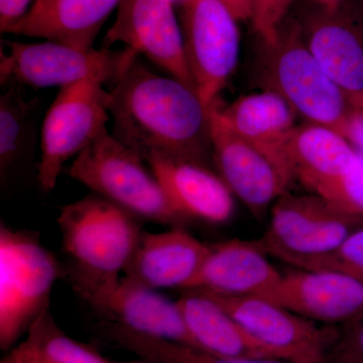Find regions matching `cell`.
Returning a JSON list of instances; mask_svg holds the SVG:
<instances>
[{
	"label": "cell",
	"mask_w": 363,
	"mask_h": 363,
	"mask_svg": "<svg viewBox=\"0 0 363 363\" xmlns=\"http://www.w3.org/2000/svg\"><path fill=\"white\" fill-rule=\"evenodd\" d=\"M111 135L140 157L150 154L209 164V108L197 91L157 75L140 60L109 91Z\"/></svg>",
	"instance_id": "6da1fadb"
},
{
	"label": "cell",
	"mask_w": 363,
	"mask_h": 363,
	"mask_svg": "<svg viewBox=\"0 0 363 363\" xmlns=\"http://www.w3.org/2000/svg\"><path fill=\"white\" fill-rule=\"evenodd\" d=\"M58 224L70 259L62 272L67 283L119 281L143 234L135 216L97 194L62 208Z\"/></svg>",
	"instance_id": "7a4b0ae2"
},
{
	"label": "cell",
	"mask_w": 363,
	"mask_h": 363,
	"mask_svg": "<svg viewBox=\"0 0 363 363\" xmlns=\"http://www.w3.org/2000/svg\"><path fill=\"white\" fill-rule=\"evenodd\" d=\"M262 45L259 77L264 89L278 93L307 123L342 135L352 106L313 56L302 25L286 18L274 40Z\"/></svg>",
	"instance_id": "3957f363"
},
{
	"label": "cell",
	"mask_w": 363,
	"mask_h": 363,
	"mask_svg": "<svg viewBox=\"0 0 363 363\" xmlns=\"http://www.w3.org/2000/svg\"><path fill=\"white\" fill-rule=\"evenodd\" d=\"M145 162L106 128L74 159L69 175L138 219L182 225L187 220Z\"/></svg>",
	"instance_id": "277c9868"
},
{
	"label": "cell",
	"mask_w": 363,
	"mask_h": 363,
	"mask_svg": "<svg viewBox=\"0 0 363 363\" xmlns=\"http://www.w3.org/2000/svg\"><path fill=\"white\" fill-rule=\"evenodd\" d=\"M1 48L0 82L40 88L64 87L84 80L112 83L119 79L138 58V52L121 50H83L62 43H21L4 40Z\"/></svg>",
	"instance_id": "5b68a950"
},
{
	"label": "cell",
	"mask_w": 363,
	"mask_h": 363,
	"mask_svg": "<svg viewBox=\"0 0 363 363\" xmlns=\"http://www.w3.org/2000/svg\"><path fill=\"white\" fill-rule=\"evenodd\" d=\"M62 274L37 236L0 227V347L9 350L50 306Z\"/></svg>",
	"instance_id": "8992f818"
},
{
	"label": "cell",
	"mask_w": 363,
	"mask_h": 363,
	"mask_svg": "<svg viewBox=\"0 0 363 363\" xmlns=\"http://www.w3.org/2000/svg\"><path fill=\"white\" fill-rule=\"evenodd\" d=\"M108 100L109 91L94 80L60 88L40 130L37 179L44 192L54 190L66 162L106 130Z\"/></svg>",
	"instance_id": "52a82bcc"
},
{
	"label": "cell",
	"mask_w": 363,
	"mask_h": 363,
	"mask_svg": "<svg viewBox=\"0 0 363 363\" xmlns=\"http://www.w3.org/2000/svg\"><path fill=\"white\" fill-rule=\"evenodd\" d=\"M363 227V217L343 213L314 194L286 193L271 208V221L259 241L267 255L293 267L327 255Z\"/></svg>",
	"instance_id": "ba28073f"
},
{
	"label": "cell",
	"mask_w": 363,
	"mask_h": 363,
	"mask_svg": "<svg viewBox=\"0 0 363 363\" xmlns=\"http://www.w3.org/2000/svg\"><path fill=\"white\" fill-rule=\"evenodd\" d=\"M202 293L213 298L272 357L289 363H326L337 326L316 323L266 298Z\"/></svg>",
	"instance_id": "9c48e42d"
},
{
	"label": "cell",
	"mask_w": 363,
	"mask_h": 363,
	"mask_svg": "<svg viewBox=\"0 0 363 363\" xmlns=\"http://www.w3.org/2000/svg\"><path fill=\"white\" fill-rule=\"evenodd\" d=\"M180 4L186 59L196 91L209 108L238 66V21L222 0H184Z\"/></svg>",
	"instance_id": "30bf717a"
},
{
	"label": "cell",
	"mask_w": 363,
	"mask_h": 363,
	"mask_svg": "<svg viewBox=\"0 0 363 363\" xmlns=\"http://www.w3.org/2000/svg\"><path fill=\"white\" fill-rule=\"evenodd\" d=\"M174 4L172 0H121L102 48L123 43L196 90Z\"/></svg>",
	"instance_id": "8fae6325"
},
{
	"label": "cell",
	"mask_w": 363,
	"mask_h": 363,
	"mask_svg": "<svg viewBox=\"0 0 363 363\" xmlns=\"http://www.w3.org/2000/svg\"><path fill=\"white\" fill-rule=\"evenodd\" d=\"M69 286L108 323L121 325L150 337L193 346L178 303L157 290L125 277L112 284L75 283Z\"/></svg>",
	"instance_id": "7c38bea8"
},
{
	"label": "cell",
	"mask_w": 363,
	"mask_h": 363,
	"mask_svg": "<svg viewBox=\"0 0 363 363\" xmlns=\"http://www.w3.org/2000/svg\"><path fill=\"white\" fill-rule=\"evenodd\" d=\"M210 142L218 175L255 216L262 217L292 180L252 143L227 128L214 104L209 107Z\"/></svg>",
	"instance_id": "4fadbf2b"
},
{
	"label": "cell",
	"mask_w": 363,
	"mask_h": 363,
	"mask_svg": "<svg viewBox=\"0 0 363 363\" xmlns=\"http://www.w3.org/2000/svg\"><path fill=\"white\" fill-rule=\"evenodd\" d=\"M266 298L328 326H341L363 314L362 281L339 272L297 269L283 274Z\"/></svg>",
	"instance_id": "5bb4252c"
},
{
	"label": "cell",
	"mask_w": 363,
	"mask_h": 363,
	"mask_svg": "<svg viewBox=\"0 0 363 363\" xmlns=\"http://www.w3.org/2000/svg\"><path fill=\"white\" fill-rule=\"evenodd\" d=\"M143 161L186 220L196 219L218 225L233 218L234 195L221 177L206 164L155 152Z\"/></svg>",
	"instance_id": "9a60e30c"
},
{
	"label": "cell",
	"mask_w": 363,
	"mask_h": 363,
	"mask_svg": "<svg viewBox=\"0 0 363 363\" xmlns=\"http://www.w3.org/2000/svg\"><path fill=\"white\" fill-rule=\"evenodd\" d=\"M211 245L181 227L164 233H143L124 277L147 288H190Z\"/></svg>",
	"instance_id": "2e32d148"
},
{
	"label": "cell",
	"mask_w": 363,
	"mask_h": 363,
	"mask_svg": "<svg viewBox=\"0 0 363 363\" xmlns=\"http://www.w3.org/2000/svg\"><path fill=\"white\" fill-rule=\"evenodd\" d=\"M267 255L259 241L234 240L211 245L201 269L186 291L267 298L283 274Z\"/></svg>",
	"instance_id": "e0dca14e"
},
{
	"label": "cell",
	"mask_w": 363,
	"mask_h": 363,
	"mask_svg": "<svg viewBox=\"0 0 363 363\" xmlns=\"http://www.w3.org/2000/svg\"><path fill=\"white\" fill-rule=\"evenodd\" d=\"M306 44L320 66L346 93L363 91V23L339 6H323L302 26Z\"/></svg>",
	"instance_id": "ac0fdd59"
},
{
	"label": "cell",
	"mask_w": 363,
	"mask_h": 363,
	"mask_svg": "<svg viewBox=\"0 0 363 363\" xmlns=\"http://www.w3.org/2000/svg\"><path fill=\"white\" fill-rule=\"evenodd\" d=\"M357 152L337 131L310 123L296 126L285 145L292 180L318 197L346 173Z\"/></svg>",
	"instance_id": "d6986e66"
},
{
	"label": "cell",
	"mask_w": 363,
	"mask_h": 363,
	"mask_svg": "<svg viewBox=\"0 0 363 363\" xmlns=\"http://www.w3.org/2000/svg\"><path fill=\"white\" fill-rule=\"evenodd\" d=\"M212 104L227 128L264 152L292 180L285 145L297 126V114L283 97L264 89L240 97L228 106H222L219 99Z\"/></svg>",
	"instance_id": "ffe728a7"
},
{
	"label": "cell",
	"mask_w": 363,
	"mask_h": 363,
	"mask_svg": "<svg viewBox=\"0 0 363 363\" xmlns=\"http://www.w3.org/2000/svg\"><path fill=\"white\" fill-rule=\"evenodd\" d=\"M121 0H45L33 6L7 33L40 38L79 49L93 48Z\"/></svg>",
	"instance_id": "44dd1931"
},
{
	"label": "cell",
	"mask_w": 363,
	"mask_h": 363,
	"mask_svg": "<svg viewBox=\"0 0 363 363\" xmlns=\"http://www.w3.org/2000/svg\"><path fill=\"white\" fill-rule=\"evenodd\" d=\"M193 346L217 357L274 358L247 331L199 291H184L177 300Z\"/></svg>",
	"instance_id": "7402d4cb"
},
{
	"label": "cell",
	"mask_w": 363,
	"mask_h": 363,
	"mask_svg": "<svg viewBox=\"0 0 363 363\" xmlns=\"http://www.w3.org/2000/svg\"><path fill=\"white\" fill-rule=\"evenodd\" d=\"M39 108V99H28L23 85H9L0 97V180L4 187L33 155Z\"/></svg>",
	"instance_id": "603a6c76"
},
{
	"label": "cell",
	"mask_w": 363,
	"mask_h": 363,
	"mask_svg": "<svg viewBox=\"0 0 363 363\" xmlns=\"http://www.w3.org/2000/svg\"><path fill=\"white\" fill-rule=\"evenodd\" d=\"M1 363H111L87 344L67 335L50 306L30 325L28 336Z\"/></svg>",
	"instance_id": "cb8c5ba5"
},
{
	"label": "cell",
	"mask_w": 363,
	"mask_h": 363,
	"mask_svg": "<svg viewBox=\"0 0 363 363\" xmlns=\"http://www.w3.org/2000/svg\"><path fill=\"white\" fill-rule=\"evenodd\" d=\"M104 331L112 342L154 363H289L277 358L217 357L186 344L143 335L117 324L107 323Z\"/></svg>",
	"instance_id": "d4e9b609"
},
{
	"label": "cell",
	"mask_w": 363,
	"mask_h": 363,
	"mask_svg": "<svg viewBox=\"0 0 363 363\" xmlns=\"http://www.w3.org/2000/svg\"><path fill=\"white\" fill-rule=\"evenodd\" d=\"M297 269L343 272L363 283V227L351 233L331 252L307 260Z\"/></svg>",
	"instance_id": "484cf974"
},
{
	"label": "cell",
	"mask_w": 363,
	"mask_h": 363,
	"mask_svg": "<svg viewBox=\"0 0 363 363\" xmlns=\"http://www.w3.org/2000/svg\"><path fill=\"white\" fill-rule=\"evenodd\" d=\"M320 198L338 211L363 217L362 154L357 152L347 172Z\"/></svg>",
	"instance_id": "4316f807"
},
{
	"label": "cell",
	"mask_w": 363,
	"mask_h": 363,
	"mask_svg": "<svg viewBox=\"0 0 363 363\" xmlns=\"http://www.w3.org/2000/svg\"><path fill=\"white\" fill-rule=\"evenodd\" d=\"M326 363H363V314L337 326Z\"/></svg>",
	"instance_id": "83f0119b"
},
{
	"label": "cell",
	"mask_w": 363,
	"mask_h": 363,
	"mask_svg": "<svg viewBox=\"0 0 363 363\" xmlns=\"http://www.w3.org/2000/svg\"><path fill=\"white\" fill-rule=\"evenodd\" d=\"M294 0H252L250 21L262 42L274 40Z\"/></svg>",
	"instance_id": "f1b7e54d"
},
{
	"label": "cell",
	"mask_w": 363,
	"mask_h": 363,
	"mask_svg": "<svg viewBox=\"0 0 363 363\" xmlns=\"http://www.w3.org/2000/svg\"><path fill=\"white\" fill-rule=\"evenodd\" d=\"M35 0H0V30L7 33L16 23L25 18Z\"/></svg>",
	"instance_id": "f546056e"
},
{
	"label": "cell",
	"mask_w": 363,
	"mask_h": 363,
	"mask_svg": "<svg viewBox=\"0 0 363 363\" xmlns=\"http://www.w3.org/2000/svg\"><path fill=\"white\" fill-rule=\"evenodd\" d=\"M342 136L357 152L363 155V112L352 107Z\"/></svg>",
	"instance_id": "4dcf8cb0"
},
{
	"label": "cell",
	"mask_w": 363,
	"mask_h": 363,
	"mask_svg": "<svg viewBox=\"0 0 363 363\" xmlns=\"http://www.w3.org/2000/svg\"><path fill=\"white\" fill-rule=\"evenodd\" d=\"M238 21L250 20L252 0H222Z\"/></svg>",
	"instance_id": "1f68e13d"
},
{
	"label": "cell",
	"mask_w": 363,
	"mask_h": 363,
	"mask_svg": "<svg viewBox=\"0 0 363 363\" xmlns=\"http://www.w3.org/2000/svg\"><path fill=\"white\" fill-rule=\"evenodd\" d=\"M347 95L348 101L353 108L363 112V91L362 92L355 93V94Z\"/></svg>",
	"instance_id": "d6a6232c"
},
{
	"label": "cell",
	"mask_w": 363,
	"mask_h": 363,
	"mask_svg": "<svg viewBox=\"0 0 363 363\" xmlns=\"http://www.w3.org/2000/svg\"><path fill=\"white\" fill-rule=\"evenodd\" d=\"M320 4L326 7H334L339 6L341 0H317Z\"/></svg>",
	"instance_id": "836d02e7"
},
{
	"label": "cell",
	"mask_w": 363,
	"mask_h": 363,
	"mask_svg": "<svg viewBox=\"0 0 363 363\" xmlns=\"http://www.w3.org/2000/svg\"><path fill=\"white\" fill-rule=\"evenodd\" d=\"M126 363H154L152 362H149V360L147 359H140V360H135V362H126Z\"/></svg>",
	"instance_id": "e575fe53"
},
{
	"label": "cell",
	"mask_w": 363,
	"mask_h": 363,
	"mask_svg": "<svg viewBox=\"0 0 363 363\" xmlns=\"http://www.w3.org/2000/svg\"><path fill=\"white\" fill-rule=\"evenodd\" d=\"M45 0H35V2H33V6H35V4H43V2H45Z\"/></svg>",
	"instance_id": "d590c367"
},
{
	"label": "cell",
	"mask_w": 363,
	"mask_h": 363,
	"mask_svg": "<svg viewBox=\"0 0 363 363\" xmlns=\"http://www.w3.org/2000/svg\"><path fill=\"white\" fill-rule=\"evenodd\" d=\"M172 1H173L174 4H182V2L184 1V0H172Z\"/></svg>",
	"instance_id": "8d00e7d4"
},
{
	"label": "cell",
	"mask_w": 363,
	"mask_h": 363,
	"mask_svg": "<svg viewBox=\"0 0 363 363\" xmlns=\"http://www.w3.org/2000/svg\"><path fill=\"white\" fill-rule=\"evenodd\" d=\"M362 23H363V0H362Z\"/></svg>",
	"instance_id": "74e56055"
}]
</instances>
